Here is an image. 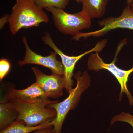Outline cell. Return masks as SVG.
<instances>
[{
	"instance_id": "1",
	"label": "cell",
	"mask_w": 133,
	"mask_h": 133,
	"mask_svg": "<svg viewBox=\"0 0 133 133\" xmlns=\"http://www.w3.org/2000/svg\"><path fill=\"white\" fill-rule=\"evenodd\" d=\"M48 22V16L37 5L36 0H16L8 20L13 35L22 29L38 27L42 23Z\"/></svg>"
},
{
	"instance_id": "2",
	"label": "cell",
	"mask_w": 133,
	"mask_h": 133,
	"mask_svg": "<svg viewBox=\"0 0 133 133\" xmlns=\"http://www.w3.org/2000/svg\"><path fill=\"white\" fill-rule=\"evenodd\" d=\"M10 106L19 113L17 119L24 121L27 125L35 127L50 119H55L56 110L48 108V105L58 102L49 99L22 101H9Z\"/></svg>"
},
{
	"instance_id": "3",
	"label": "cell",
	"mask_w": 133,
	"mask_h": 133,
	"mask_svg": "<svg viewBox=\"0 0 133 133\" xmlns=\"http://www.w3.org/2000/svg\"><path fill=\"white\" fill-rule=\"evenodd\" d=\"M73 76L77 81V85L69 96L62 102L51 104L47 107L55 109L56 112V116L53 120V130L55 133H62V126L68 113L76 108L82 94L90 85L91 77L87 72L82 73L78 72Z\"/></svg>"
},
{
	"instance_id": "4",
	"label": "cell",
	"mask_w": 133,
	"mask_h": 133,
	"mask_svg": "<svg viewBox=\"0 0 133 133\" xmlns=\"http://www.w3.org/2000/svg\"><path fill=\"white\" fill-rule=\"evenodd\" d=\"M45 9L52 15V19L58 30L65 35L74 37L91 24V19L82 10L78 13L69 14L62 9L50 7Z\"/></svg>"
},
{
	"instance_id": "5",
	"label": "cell",
	"mask_w": 133,
	"mask_h": 133,
	"mask_svg": "<svg viewBox=\"0 0 133 133\" xmlns=\"http://www.w3.org/2000/svg\"><path fill=\"white\" fill-rule=\"evenodd\" d=\"M42 40L45 44L52 49L61 58L64 70L63 77L64 79L65 88L69 94L73 89L72 86L74 82L72 77L74 76L73 71L76 63L85 55L93 52H100L105 47L107 42L106 39H103L98 42L96 45L91 50L78 56H71L65 54L58 48L53 42L49 32L45 33V35L42 37Z\"/></svg>"
},
{
	"instance_id": "6",
	"label": "cell",
	"mask_w": 133,
	"mask_h": 133,
	"mask_svg": "<svg viewBox=\"0 0 133 133\" xmlns=\"http://www.w3.org/2000/svg\"><path fill=\"white\" fill-rule=\"evenodd\" d=\"M118 54V52H116V55L112 63H106L100 57L98 52L91 53L87 62L88 69L95 71L104 69L110 72L116 78L121 86L119 100L121 99L122 94L125 93L128 98L129 105H133V97L128 90L127 84L129 77L133 72V66L128 70H122L117 67L115 63Z\"/></svg>"
},
{
	"instance_id": "7",
	"label": "cell",
	"mask_w": 133,
	"mask_h": 133,
	"mask_svg": "<svg viewBox=\"0 0 133 133\" xmlns=\"http://www.w3.org/2000/svg\"><path fill=\"white\" fill-rule=\"evenodd\" d=\"M102 28L99 30L88 33L80 32L72 37V39L78 41L80 38L90 37H97L104 36L108 32L116 29H127L133 30V12L130 6H128L123 10L121 15L117 17H108L99 22Z\"/></svg>"
},
{
	"instance_id": "8",
	"label": "cell",
	"mask_w": 133,
	"mask_h": 133,
	"mask_svg": "<svg viewBox=\"0 0 133 133\" xmlns=\"http://www.w3.org/2000/svg\"><path fill=\"white\" fill-rule=\"evenodd\" d=\"M22 42L25 47V55L23 60H20L18 65L23 66L27 64H35L47 67L51 71L52 74L63 76L64 70L62 62L57 59V53L51 51L49 55L43 56L34 52L30 48L26 37H22Z\"/></svg>"
},
{
	"instance_id": "9",
	"label": "cell",
	"mask_w": 133,
	"mask_h": 133,
	"mask_svg": "<svg viewBox=\"0 0 133 133\" xmlns=\"http://www.w3.org/2000/svg\"><path fill=\"white\" fill-rule=\"evenodd\" d=\"M31 70L35 76L36 83L42 88L48 98L56 99L63 95L65 88L63 76L51 74H44L36 67H31Z\"/></svg>"
},
{
	"instance_id": "10",
	"label": "cell",
	"mask_w": 133,
	"mask_h": 133,
	"mask_svg": "<svg viewBox=\"0 0 133 133\" xmlns=\"http://www.w3.org/2000/svg\"><path fill=\"white\" fill-rule=\"evenodd\" d=\"M4 99L7 101H28L47 99L48 98L42 88L36 82L23 90L11 89L6 94Z\"/></svg>"
},
{
	"instance_id": "11",
	"label": "cell",
	"mask_w": 133,
	"mask_h": 133,
	"mask_svg": "<svg viewBox=\"0 0 133 133\" xmlns=\"http://www.w3.org/2000/svg\"><path fill=\"white\" fill-rule=\"evenodd\" d=\"M53 120H48L43 124L35 127L27 125L24 121L16 119L7 127L1 131L0 133H30L41 129L53 127Z\"/></svg>"
},
{
	"instance_id": "12",
	"label": "cell",
	"mask_w": 133,
	"mask_h": 133,
	"mask_svg": "<svg viewBox=\"0 0 133 133\" xmlns=\"http://www.w3.org/2000/svg\"><path fill=\"white\" fill-rule=\"evenodd\" d=\"M108 0H83L82 10L91 19L98 18L104 15Z\"/></svg>"
},
{
	"instance_id": "13",
	"label": "cell",
	"mask_w": 133,
	"mask_h": 133,
	"mask_svg": "<svg viewBox=\"0 0 133 133\" xmlns=\"http://www.w3.org/2000/svg\"><path fill=\"white\" fill-rule=\"evenodd\" d=\"M19 116L17 111L10 104L9 101L4 100L0 102V130L7 127L16 120Z\"/></svg>"
},
{
	"instance_id": "14",
	"label": "cell",
	"mask_w": 133,
	"mask_h": 133,
	"mask_svg": "<svg viewBox=\"0 0 133 133\" xmlns=\"http://www.w3.org/2000/svg\"><path fill=\"white\" fill-rule=\"evenodd\" d=\"M69 0H36L37 5L41 8L50 7L64 9L69 3Z\"/></svg>"
},
{
	"instance_id": "15",
	"label": "cell",
	"mask_w": 133,
	"mask_h": 133,
	"mask_svg": "<svg viewBox=\"0 0 133 133\" xmlns=\"http://www.w3.org/2000/svg\"><path fill=\"white\" fill-rule=\"evenodd\" d=\"M117 121L126 122L130 124L133 128V115L124 112H122L118 115L114 116L111 121V125H113Z\"/></svg>"
},
{
	"instance_id": "16",
	"label": "cell",
	"mask_w": 133,
	"mask_h": 133,
	"mask_svg": "<svg viewBox=\"0 0 133 133\" xmlns=\"http://www.w3.org/2000/svg\"><path fill=\"white\" fill-rule=\"evenodd\" d=\"M11 67V64L8 59L2 58L0 60V81L6 77Z\"/></svg>"
},
{
	"instance_id": "17",
	"label": "cell",
	"mask_w": 133,
	"mask_h": 133,
	"mask_svg": "<svg viewBox=\"0 0 133 133\" xmlns=\"http://www.w3.org/2000/svg\"><path fill=\"white\" fill-rule=\"evenodd\" d=\"M53 127H52L41 129L30 133H55L53 130Z\"/></svg>"
},
{
	"instance_id": "18",
	"label": "cell",
	"mask_w": 133,
	"mask_h": 133,
	"mask_svg": "<svg viewBox=\"0 0 133 133\" xmlns=\"http://www.w3.org/2000/svg\"><path fill=\"white\" fill-rule=\"evenodd\" d=\"M133 0H127V3L128 5H130L132 4Z\"/></svg>"
},
{
	"instance_id": "19",
	"label": "cell",
	"mask_w": 133,
	"mask_h": 133,
	"mask_svg": "<svg viewBox=\"0 0 133 133\" xmlns=\"http://www.w3.org/2000/svg\"><path fill=\"white\" fill-rule=\"evenodd\" d=\"M74 1H76L78 3H81L82 2L83 0H74Z\"/></svg>"
},
{
	"instance_id": "20",
	"label": "cell",
	"mask_w": 133,
	"mask_h": 133,
	"mask_svg": "<svg viewBox=\"0 0 133 133\" xmlns=\"http://www.w3.org/2000/svg\"><path fill=\"white\" fill-rule=\"evenodd\" d=\"M131 10L133 12V3L131 5Z\"/></svg>"
}]
</instances>
